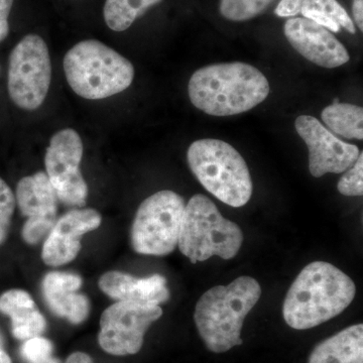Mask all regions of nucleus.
I'll list each match as a JSON object with an SVG mask.
<instances>
[{
  "mask_svg": "<svg viewBox=\"0 0 363 363\" xmlns=\"http://www.w3.org/2000/svg\"><path fill=\"white\" fill-rule=\"evenodd\" d=\"M66 363H94V360L87 353L76 351V352L69 355Z\"/></svg>",
  "mask_w": 363,
  "mask_h": 363,
  "instance_id": "nucleus-29",
  "label": "nucleus"
},
{
  "mask_svg": "<svg viewBox=\"0 0 363 363\" xmlns=\"http://www.w3.org/2000/svg\"><path fill=\"white\" fill-rule=\"evenodd\" d=\"M82 157V140L72 128L55 133L45 152V174L59 201L67 206L81 208L86 204L88 186L80 171Z\"/></svg>",
  "mask_w": 363,
  "mask_h": 363,
  "instance_id": "nucleus-10",
  "label": "nucleus"
},
{
  "mask_svg": "<svg viewBox=\"0 0 363 363\" xmlns=\"http://www.w3.org/2000/svg\"><path fill=\"white\" fill-rule=\"evenodd\" d=\"M82 285V278L74 272H48L43 279L42 293L52 314L73 325L83 323L89 316L91 305L87 296L78 293Z\"/></svg>",
  "mask_w": 363,
  "mask_h": 363,
  "instance_id": "nucleus-15",
  "label": "nucleus"
},
{
  "mask_svg": "<svg viewBox=\"0 0 363 363\" xmlns=\"http://www.w3.org/2000/svg\"><path fill=\"white\" fill-rule=\"evenodd\" d=\"M303 0H281L274 9L279 18H295L302 11Z\"/></svg>",
  "mask_w": 363,
  "mask_h": 363,
  "instance_id": "nucleus-26",
  "label": "nucleus"
},
{
  "mask_svg": "<svg viewBox=\"0 0 363 363\" xmlns=\"http://www.w3.org/2000/svg\"><path fill=\"white\" fill-rule=\"evenodd\" d=\"M162 316L160 305L117 301L102 313L98 343L116 357L136 354L142 350L147 329Z\"/></svg>",
  "mask_w": 363,
  "mask_h": 363,
  "instance_id": "nucleus-9",
  "label": "nucleus"
},
{
  "mask_svg": "<svg viewBox=\"0 0 363 363\" xmlns=\"http://www.w3.org/2000/svg\"><path fill=\"white\" fill-rule=\"evenodd\" d=\"M308 363H363V325L347 327L318 344Z\"/></svg>",
  "mask_w": 363,
  "mask_h": 363,
  "instance_id": "nucleus-18",
  "label": "nucleus"
},
{
  "mask_svg": "<svg viewBox=\"0 0 363 363\" xmlns=\"http://www.w3.org/2000/svg\"><path fill=\"white\" fill-rule=\"evenodd\" d=\"M0 363H13L11 358L4 348L0 347Z\"/></svg>",
  "mask_w": 363,
  "mask_h": 363,
  "instance_id": "nucleus-30",
  "label": "nucleus"
},
{
  "mask_svg": "<svg viewBox=\"0 0 363 363\" xmlns=\"http://www.w3.org/2000/svg\"><path fill=\"white\" fill-rule=\"evenodd\" d=\"M321 118L335 135L348 140H363V109L350 104H333L325 107Z\"/></svg>",
  "mask_w": 363,
  "mask_h": 363,
  "instance_id": "nucleus-20",
  "label": "nucleus"
},
{
  "mask_svg": "<svg viewBox=\"0 0 363 363\" xmlns=\"http://www.w3.org/2000/svg\"><path fill=\"white\" fill-rule=\"evenodd\" d=\"M16 203L26 217L21 238L28 245H38L56 223L58 196L44 172L25 177L16 186Z\"/></svg>",
  "mask_w": 363,
  "mask_h": 363,
  "instance_id": "nucleus-12",
  "label": "nucleus"
},
{
  "mask_svg": "<svg viewBox=\"0 0 363 363\" xmlns=\"http://www.w3.org/2000/svg\"><path fill=\"white\" fill-rule=\"evenodd\" d=\"M100 290L116 301H136L160 305L169 300L167 279L161 274L135 278L126 272L111 271L102 274L98 281Z\"/></svg>",
  "mask_w": 363,
  "mask_h": 363,
  "instance_id": "nucleus-16",
  "label": "nucleus"
},
{
  "mask_svg": "<svg viewBox=\"0 0 363 363\" xmlns=\"http://www.w3.org/2000/svg\"><path fill=\"white\" fill-rule=\"evenodd\" d=\"M355 294V284L338 267L325 262H312L289 289L284 319L296 330L314 328L347 309Z\"/></svg>",
  "mask_w": 363,
  "mask_h": 363,
  "instance_id": "nucleus-1",
  "label": "nucleus"
},
{
  "mask_svg": "<svg viewBox=\"0 0 363 363\" xmlns=\"http://www.w3.org/2000/svg\"><path fill=\"white\" fill-rule=\"evenodd\" d=\"M0 313L11 321V333L18 340L40 336L47 328V320L26 291L13 289L0 295Z\"/></svg>",
  "mask_w": 363,
  "mask_h": 363,
  "instance_id": "nucleus-17",
  "label": "nucleus"
},
{
  "mask_svg": "<svg viewBox=\"0 0 363 363\" xmlns=\"http://www.w3.org/2000/svg\"><path fill=\"white\" fill-rule=\"evenodd\" d=\"M191 171L208 192L229 206H245L252 198V176L245 159L233 145L215 138L196 140L189 147Z\"/></svg>",
  "mask_w": 363,
  "mask_h": 363,
  "instance_id": "nucleus-5",
  "label": "nucleus"
},
{
  "mask_svg": "<svg viewBox=\"0 0 363 363\" xmlns=\"http://www.w3.org/2000/svg\"><path fill=\"white\" fill-rule=\"evenodd\" d=\"M64 71L72 90L90 100L123 92L135 77V68L128 59L95 40H82L69 50Z\"/></svg>",
  "mask_w": 363,
  "mask_h": 363,
  "instance_id": "nucleus-4",
  "label": "nucleus"
},
{
  "mask_svg": "<svg viewBox=\"0 0 363 363\" xmlns=\"http://www.w3.org/2000/svg\"><path fill=\"white\" fill-rule=\"evenodd\" d=\"M243 233L234 222L222 216L209 198L197 194L185 206L178 247L192 264L216 257L231 259L240 252Z\"/></svg>",
  "mask_w": 363,
  "mask_h": 363,
  "instance_id": "nucleus-6",
  "label": "nucleus"
},
{
  "mask_svg": "<svg viewBox=\"0 0 363 363\" xmlns=\"http://www.w3.org/2000/svg\"><path fill=\"white\" fill-rule=\"evenodd\" d=\"M189 97L196 108L212 116H231L252 111L271 92L266 76L250 64H212L193 74Z\"/></svg>",
  "mask_w": 363,
  "mask_h": 363,
  "instance_id": "nucleus-2",
  "label": "nucleus"
},
{
  "mask_svg": "<svg viewBox=\"0 0 363 363\" xmlns=\"http://www.w3.org/2000/svg\"><path fill=\"white\" fill-rule=\"evenodd\" d=\"M185 201L173 191L155 193L138 207L131 227V245L135 252L164 257L175 250Z\"/></svg>",
  "mask_w": 363,
  "mask_h": 363,
  "instance_id": "nucleus-7",
  "label": "nucleus"
},
{
  "mask_svg": "<svg viewBox=\"0 0 363 363\" xmlns=\"http://www.w3.org/2000/svg\"><path fill=\"white\" fill-rule=\"evenodd\" d=\"M162 0H106L104 20L114 32L128 30L136 18Z\"/></svg>",
  "mask_w": 363,
  "mask_h": 363,
  "instance_id": "nucleus-21",
  "label": "nucleus"
},
{
  "mask_svg": "<svg viewBox=\"0 0 363 363\" xmlns=\"http://www.w3.org/2000/svg\"><path fill=\"white\" fill-rule=\"evenodd\" d=\"M338 182L339 193L355 197L363 195V154L360 152L357 162L350 167Z\"/></svg>",
  "mask_w": 363,
  "mask_h": 363,
  "instance_id": "nucleus-24",
  "label": "nucleus"
},
{
  "mask_svg": "<svg viewBox=\"0 0 363 363\" xmlns=\"http://www.w3.org/2000/svg\"><path fill=\"white\" fill-rule=\"evenodd\" d=\"M49 49L38 35H28L9 57V96L21 108L35 111L44 104L51 84Z\"/></svg>",
  "mask_w": 363,
  "mask_h": 363,
  "instance_id": "nucleus-8",
  "label": "nucleus"
},
{
  "mask_svg": "<svg viewBox=\"0 0 363 363\" xmlns=\"http://www.w3.org/2000/svg\"><path fill=\"white\" fill-rule=\"evenodd\" d=\"M276 0H220V13L229 21L252 20L269 9Z\"/></svg>",
  "mask_w": 363,
  "mask_h": 363,
  "instance_id": "nucleus-22",
  "label": "nucleus"
},
{
  "mask_svg": "<svg viewBox=\"0 0 363 363\" xmlns=\"http://www.w3.org/2000/svg\"><path fill=\"white\" fill-rule=\"evenodd\" d=\"M284 33L294 49L315 65L334 69L350 61V52L335 35L314 21L290 18L286 21Z\"/></svg>",
  "mask_w": 363,
  "mask_h": 363,
  "instance_id": "nucleus-14",
  "label": "nucleus"
},
{
  "mask_svg": "<svg viewBox=\"0 0 363 363\" xmlns=\"http://www.w3.org/2000/svg\"><path fill=\"white\" fill-rule=\"evenodd\" d=\"M301 13L331 33H339L341 28L352 35L357 32L350 14L337 0H303Z\"/></svg>",
  "mask_w": 363,
  "mask_h": 363,
  "instance_id": "nucleus-19",
  "label": "nucleus"
},
{
  "mask_svg": "<svg viewBox=\"0 0 363 363\" xmlns=\"http://www.w3.org/2000/svg\"><path fill=\"white\" fill-rule=\"evenodd\" d=\"M13 0H0V42L6 39L9 33V16Z\"/></svg>",
  "mask_w": 363,
  "mask_h": 363,
  "instance_id": "nucleus-27",
  "label": "nucleus"
},
{
  "mask_svg": "<svg viewBox=\"0 0 363 363\" xmlns=\"http://www.w3.org/2000/svg\"><path fill=\"white\" fill-rule=\"evenodd\" d=\"M101 222V215L92 208H76L62 215L45 238L43 262L54 267L70 264L82 247L81 238L99 228Z\"/></svg>",
  "mask_w": 363,
  "mask_h": 363,
  "instance_id": "nucleus-13",
  "label": "nucleus"
},
{
  "mask_svg": "<svg viewBox=\"0 0 363 363\" xmlns=\"http://www.w3.org/2000/svg\"><path fill=\"white\" fill-rule=\"evenodd\" d=\"M54 345L43 336L28 339L21 347V354L28 363H40L52 357Z\"/></svg>",
  "mask_w": 363,
  "mask_h": 363,
  "instance_id": "nucleus-25",
  "label": "nucleus"
},
{
  "mask_svg": "<svg viewBox=\"0 0 363 363\" xmlns=\"http://www.w3.org/2000/svg\"><path fill=\"white\" fill-rule=\"evenodd\" d=\"M295 128L309 150V169L315 178L344 173L359 157L357 145L339 140L315 117L298 116Z\"/></svg>",
  "mask_w": 363,
  "mask_h": 363,
  "instance_id": "nucleus-11",
  "label": "nucleus"
},
{
  "mask_svg": "<svg viewBox=\"0 0 363 363\" xmlns=\"http://www.w3.org/2000/svg\"><path fill=\"white\" fill-rule=\"evenodd\" d=\"M16 204V196L13 191L6 181L0 178V245L6 242L9 236Z\"/></svg>",
  "mask_w": 363,
  "mask_h": 363,
  "instance_id": "nucleus-23",
  "label": "nucleus"
},
{
  "mask_svg": "<svg viewBox=\"0 0 363 363\" xmlns=\"http://www.w3.org/2000/svg\"><path fill=\"white\" fill-rule=\"evenodd\" d=\"M353 18L360 30H363V0H353Z\"/></svg>",
  "mask_w": 363,
  "mask_h": 363,
  "instance_id": "nucleus-28",
  "label": "nucleus"
},
{
  "mask_svg": "<svg viewBox=\"0 0 363 363\" xmlns=\"http://www.w3.org/2000/svg\"><path fill=\"white\" fill-rule=\"evenodd\" d=\"M40 363H61L58 358L56 357H50L48 358V359H45V362H40Z\"/></svg>",
  "mask_w": 363,
  "mask_h": 363,
  "instance_id": "nucleus-31",
  "label": "nucleus"
},
{
  "mask_svg": "<svg viewBox=\"0 0 363 363\" xmlns=\"http://www.w3.org/2000/svg\"><path fill=\"white\" fill-rule=\"evenodd\" d=\"M262 296L259 281L242 276L229 285L208 290L196 305L194 320L200 337L214 353L242 344L243 322Z\"/></svg>",
  "mask_w": 363,
  "mask_h": 363,
  "instance_id": "nucleus-3",
  "label": "nucleus"
}]
</instances>
